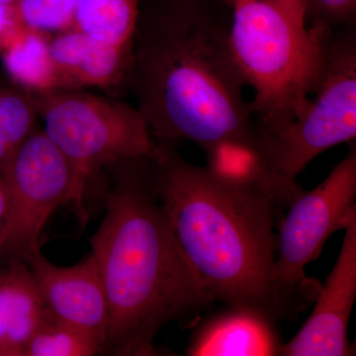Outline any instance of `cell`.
<instances>
[{"label": "cell", "instance_id": "6da1fadb", "mask_svg": "<svg viewBox=\"0 0 356 356\" xmlns=\"http://www.w3.org/2000/svg\"><path fill=\"white\" fill-rule=\"evenodd\" d=\"M106 168V211L90 238L108 301L105 351L156 355L163 327L197 317L214 302L178 243L159 196L154 153Z\"/></svg>", "mask_w": 356, "mask_h": 356}, {"label": "cell", "instance_id": "7a4b0ae2", "mask_svg": "<svg viewBox=\"0 0 356 356\" xmlns=\"http://www.w3.org/2000/svg\"><path fill=\"white\" fill-rule=\"evenodd\" d=\"M159 196L178 243L212 301L270 322L299 314L275 277L278 228L285 208L254 189L193 165L165 140L156 143Z\"/></svg>", "mask_w": 356, "mask_h": 356}, {"label": "cell", "instance_id": "3957f363", "mask_svg": "<svg viewBox=\"0 0 356 356\" xmlns=\"http://www.w3.org/2000/svg\"><path fill=\"white\" fill-rule=\"evenodd\" d=\"M127 83L159 140L204 149L254 135L247 86L214 16L140 10Z\"/></svg>", "mask_w": 356, "mask_h": 356}, {"label": "cell", "instance_id": "277c9868", "mask_svg": "<svg viewBox=\"0 0 356 356\" xmlns=\"http://www.w3.org/2000/svg\"><path fill=\"white\" fill-rule=\"evenodd\" d=\"M227 50L243 83L255 125L295 116L324 72L332 30L305 27L276 0H222Z\"/></svg>", "mask_w": 356, "mask_h": 356}, {"label": "cell", "instance_id": "5b68a950", "mask_svg": "<svg viewBox=\"0 0 356 356\" xmlns=\"http://www.w3.org/2000/svg\"><path fill=\"white\" fill-rule=\"evenodd\" d=\"M257 143L283 177L296 179L317 156L356 138V25L332 30L324 72L305 105L273 126L254 124Z\"/></svg>", "mask_w": 356, "mask_h": 356}, {"label": "cell", "instance_id": "8992f818", "mask_svg": "<svg viewBox=\"0 0 356 356\" xmlns=\"http://www.w3.org/2000/svg\"><path fill=\"white\" fill-rule=\"evenodd\" d=\"M44 131L88 188L104 168L154 153L156 143L137 107L56 89L32 93Z\"/></svg>", "mask_w": 356, "mask_h": 356}, {"label": "cell", "instance_id": "52a82bcc", "mask_svg": "<svg viewBox=\"0 0 356 356\" xmlns=\"http://www.w3.org/2000/svg\"><path fill=\"white\" fill-rule=\"evenodd\" d=\"M356 145L313 191H302L286 208L278 228L275 277L299 315L317 299L322 285L305 267L318 259L327 238L343 229L356 210Z\"/></svg>", "mask_w": 356, "mask_h": 356}, {"label": "cell", "instance_id": "ba28073f", "mask_svg": "<svg viewBox=\"0 0 356 356\" xmlns=\"http://www.w3.org/2000/svg\"><path fill=\"white\" fill-rule=\"evenodd\" d=\"M2 180L6 192L3 255L27 261L40 250V238L53 213L70 204L86 220V185L67 156L44 134L34 131L18 147Z\"/></svg>", "mask_w": 356, "mask_h": 356}, {"label": "cell", "instance_id": "9c48e42d", "mask_svg": "<svg viewBox=\"0 0 356 356\" xmlns=\"http://www.w3.org/2000/svg\"><path fill=\"white\" fill-rule=\"evenodd\" d=\"M341 252L321 288L310 317L291 341L282 343L281 356L355 355L348 325L356 299V210L344 226Z\"/></svg>", "mask_w": 356, "mask_h": 356}, {"label": "cell", "instance_id": "30bf717a", "mask_svg": "<svg viewBox=\"0 0 356 356\" xmlns=\"http://www.w3.org/2000/svg\"><path fill=\"white\" fill-rule=\"evenodd\" d=\"M26 264L51 315L92 337L105 351L108 301L92 254L74 266H58L38 250Z\"/></svg>", "mask_w": 356, "mask_h": 356}, {"label": "cell", "instance_id": "8fae6325", "mask_svg": "<svg viewBox=\"0 0 356 356\" xmlns=\"http://www.w3.org/2000/svg\"><path fill=\"white\" fill-rule=\"evenodd\" d=\"M50 53L58 89L108 88L127 81L133 44L118 46L70 29L50 38Z\"/></svg>", "mask_w": 356, "mask_h": 356}, {"label": "cell", "instance_id": "7c38bea8", "mask_svg": "<svg viewBox=\"0 0 356 356\" xmlns=\"http://www.w3.org/2000/svg\"><path fill=\"white\" fill-rule=\"evenodd\" d=\"M274 323L254 312L227 306L199 324L189 356H275L282 343Z\"/></svg>", "mask_w": 356, "mask_h": 356}, {"label": "cell", "instance_id": "4fadbf2b", "mask_svg": "<svg viewBox=\"0 0 356 356\" xmlns=\"http://www.w3.org/2000/svg\"><path fill=\"white\" fill-rule=\"evenodd\" d=\"M206 168L225 181L261 191L286 209L303 189L280 175L262 152L257 137L225 140L203 149Z\"/></svg>", "mask_w": 356, "mask_h": 356}, {"label": "cell", "instance_id": "5bb4252c", "mask_svg": "<svg viewBox=\"0 0 356 356\" xmlns=\"http://www.w3.org/2000/svg\"><path fill=\"white\" fill-rule=\"evenodd\" d=\"M51 317L29 266L9 261L0 269V356H23L30 339Z\"/></svg>", "mask_w": 356, "mask_h": 356}, {"label": "cell", "instance_id": "9a60e30c", "mask_svg": "<svg viewBox=\"0 0 356 356\" xmlns=\"http://www.w3.org/2000/svg\"><path fill=\"white\" fill-rule=\"evenodd\" d=\"M1 54L7 72L21 88L31 93L58 89L48 34L25 28Z\"/></svg>", "mask_w": 356, "mask_h": 356}, {"label": "cell", "instance_id": "2e32d148", "mask_svg": "<svg viewBox=\"0 0 356 356\" xmlns=\"http://www.w3.org/2000/svg\"><path fill=\"white\" fill-rule=\"evenodd\" d=\"M140 0H77L72 29L102 41L132 46Z\"/></svg>", "mask_w": 356, "mask_h": 356}, {"label": "cell", "instance_id": "e0dca14e", "mask_svg": "<svg viewBox=\"0 0 356 356\" xmlns=\"http://www.w3.org/2000/svg\"><path fill=\"white\" fill-rule=\"evenodd\" d=\"M103 353L95 339L51 317L30 339L23 356H91Z\"/></svg>", "mask_w": 356, "mask_h": 356}, {"label": "cell", "instance_id": "ac0fdd59", "mask_svg": "<svg viewBox=\"0 0 356 356\" xmlns=\"http://www.w3.org/2000/svg\"><path fill=\"white\" fill-rule=\"evenodd\" d=\"M38 110L32 93L23 88H0V134L19 147L36 129Z\"/></svg>", "mask_w": 356, "mask_h": 356}, {"label": "cell", "instance_id": "d6986e66", "mask_svg": "<svg viewBox=\"0 0 356 356\" xmlns=\"http://www.w3.org/2000/svg\"><path fill=\"white\" fill-rule=\"evenodd\" d=\"M77 0H18L21 22L28 29L50 34L72 29Z\"/></svg>", "mask_w": 356, "mask_h": 356}, {"label": "cell", "instance_id": "ffe728a7", "mask_svg": "<svg viewBox=\"0 0 356 356\" xmlns=\"http://www.w3.org/2000/svg\"><path fill=\"white\" fill-rule=\"evenodd\" d=\"M356 25V0H305L306 27L336 30Z\"/></svg>", "mask_w": 356, "mask_h": 356}, {"label": "cell", "instance_id": "44dd1931", "mask_svg": "<svg viewBox=\"0 0 356 356\" xmlns=\"http://www.w3.org/2000/svg\"><path fill=\"white\" fill-rule=\"evenodd\" d=\"M140 10L154 13L208 15L214 11L208 0H151L149 8Z\"/></svg>", "mask_w": 356, "mask_h": 356}, {"label": "cell", "instance_id": "7402d4cb", "mask_svg": "<svg viewBox=\"0 0 356 356\" xmlns=\"http://www.w3.org/2000/svg\"><path fill=\"white\" fill-rule=\"evenodd\" d=\"M15 3L0 4V51H3L24 31Z\"/></svg>", "mask_w": 356, "mask_h": 356}, {"label": "cell", "instance_id": "603a6c76", "mask_svg": "<svg viewBox=\"0 0 356 356\" xmlns=\"http://www.w3.org/2000/svg\"><path fill=\"white\" fill-rule=\"evenodd\" d=\"M18 147L0 134V177H3L13 163Z\"/></svg>", "mask_w": 356, "mask_h": 356}, {"label": "cell", "instance_id": "cb8c5ba5", "mask_svg": "<svg viewBox=\"0 0 356 356\" xmlns=\"http://www.w3.org/2000/svg\"><path fill=\"white\" fill-rule=\"evenodd\" d=\"M293 20L305 26V0H276ZM306 27V26H305Z\"/></svg>", "mask_w": 356, "mask_h": 356}, {"label": "cell", "instance_id": "d4e9b609", "mask_svg": "<svg viewBox=\"0 0 356 356\" xmlns=\"http://www.w3.org/2000/svg\"><path fill=\"white\" fill-rule=\"evenodd\" d=\"M6 192L3 180L0 177V269L1 259L3 257L4 243H6Z\"/></svg>", "mask_w": 356, "mask_h": 356}, {"label": "cell", "instance_id": "484cf974", "mask_svg": "<svg viewBox=\"0 0 356 356\" xmlns=\"http://www.w3.org/2000/svg\"><path fill=\"white\" fill-rule=\"evenodd\" d=\"M18 0H0V4L15 3Z\"/></svg>", "mask_w": 356, "mask_h": 356}]
</instances>
